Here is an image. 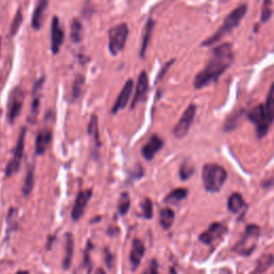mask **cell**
<instances>
[{
    "label": "cell",
    "mask_w": 274,
    "mask_h": 274,
    "mask_svg": "<svg viewBox=\"0 0 274 274\" xmlns=\"http://www.w3.org/2000/svg\"><path fill=\"white\" fill-rule=\"evenodd\" d=\"M234 51L230 43L217 46L213 49L208 64L199 72L194 79V87L202 89L204 87L217 80L222 74L233 65Z\"/></svg>",
    "instance_id": "obj_1"
},
{
    "label": "cell",
    "mask_w": 274,
    "mask_h": 274,
    "mask_svg": "<svg viewBox=\"0 0 274 274\" xmlns=\"http://www.w3.org/2000/svg\"><path fill=\"white\" fill-rule=\"evenodd\" d=\"M246 12H247L246 4H241L238 8H236L234 11L230 12V13L226 16L225 20H224L222 26L217 29V31L214 34H212L209 39L206 40L203 43V45L212 46L216 42H219L221 39H223V36H225L229 33H232L236 27L239 26V24L245 16Z\"/></svg>",
    "instance_id": "obj_2"
},
{
    "label": "cell",
    "mask_w": 274,
    "mask_h": 274,
    "mask_svg": "<svg viewBox=\"0 0 274 274\" xmlns=\"http://www.w3.org/2000/svg\"><path fill=\"white\" fill-rule=\"evenodd\" d=\"M227 179L225 168L217 164H207L203 168V181L208 192H219Z\"/></svg>",
    "instance_id": "obj_3"
},
{
    "label": "cell",
    "mask_w": 274,
    "mask_h": 274,
    "mask_svg": "<svg viewBox=\"0 0 274 274\" xmlns=\"http://www.w3.org/2000/svg\"><path fill=\"white\" fill-rule=\"evenodd\" d=\"M260 236V228L257 225H248L243 236L238 241L234 247V251L243 256H248L251 255L258 244V239Z\"/></svg>",
    "instance_id": "obj_4"
},
{
    "label": "cell",
    "mask_w": 274,
    "mask_h": 274,
    "mask_svg": "<svg viewBox=\"0 0 274 274\" xmlns=\"http://www.w3.org/2000/svg\"><path fill=\"white\" fill-rule=\"evenodd\" d=\"M129 35V27L126 23H121L109 30L108 49L113 56H117L123 51Z\"/></svg>",
    "instance_id": "obj_5"
},
{
    "label": "cell",
    "mask_w": 274,
    "mask_h": 274,
    "mask_svg": "<svg viewBox=\"0 0 274 274\" xmlns=\"http://www.w3.org/2000/svg\"><path fill=\"white\" fill-rule=\"evenodd\" d=\"M248 119H250L256 127V134L259 138H263L269 131V128L272 124L269 117H268L264 104H260L258 106L254 107L247 115Z\"/></svg>",
    "instance_id": "obj_6"
},
{
    "label": "cell",
    "mask_w": 274,
    "mask_h": 274,
    "mask_svg": "<svg viewBox=\"0 0 274 274\" xmlns=\"http://www.w3.org/2000/svg\"><path fill=\"white\" fill-rule=\"evenodd\" d=\"M26 132H27V129L23 128L20 133V136H18L16 146L14 148L13 158L11 159V161L7 165V168H5V176L8 178L15 175V173L20 171L22 159L24 155V150H25V137H26Z\"/></svg>",
    "instance_id": "obj_7"
},
{
    "label": "cell",
    "mask_w": 274,
    "mask_h": 274,
    "mask_svg": "<svg viewBox=\"0 0 274 274\" xmlns=\"http://www.w3.org/2000/svg\"><path fill=\"white\" fill-rule=\"evenodd\" d=\"M24 91L20 87H15L11 91L8 101V119L11 123H13L17 119L18 116H20L24 105Z\"/></svg>",
    "instance_id": "obj_8"
},
{
    "label": "cell",
    "mask_w": 274,
    "mask_h": 274,
    "mask_svg": "<svg viewBox=\"0 0 274 274\" xmlns=\"http://www.w3.org/2000/svg\"><path fill=\"white\" fill-rule=\"evenodd\" d=\"M196 115V106L194 104H191L184 110L181 118L177 122L175 129H173V135L177 138H182L186 134L189 133V130L192 127V123L194 121V118Z\"/></svg>",
    "instance_id": "obj_9"
},
{
    "label": "cell",
    "mask_w": 274,
    "mask_h": 274,
    "mask_svg": "<svg viewBox=\"0 0 274 274\" xmlns=\"http://www.w3.org/2000/svg\"><path fill=\"white\" fill-rule=\"evenodd\" d=\"M91 196H92L91 190H84L78 193L77 197L75 199V203H74V206H73L72 212H71V216H72L73 221L77 222L79 219H82L85 213V210L87 208V205H88Z\"/></svg>",
    "instance_id": "obj_10"
},
{
    "label": "cell",
    "mask_w": 274,
    "mask_h": 274,
    "mask_svg": "<svg viewBox=\"0 0 274 274\" xmlns=\"http://www.w3.org/2000/svg\"><path fill=\"white\" fill-rule=\"evenodd\" d=\"M226 233V227L222 223L214 222L211 224L207 230L199 236L201 240L205 244H212L216 240H219L221 237Z\"/></svg>",
    "instance_id": "obj_11"
},
{
    "label": "cell",
    "mask_w": 274,
    "mask_h": 274,
    "mask_svg": "<svg viewBox=\"0 0 274 274\" xmlns=\"http://www.w3.org/2000/svg\"><path fill=\"white\" fill-rule=\"evenodd\" d=\"M133 87H134V82L132 79H129L128 82L124 84V86L122 87V89L119 93V96H118L116 102L114 104L113 114L119 113L120 110L126 108V106L128 105L130 99H131V96H132Z\"/></svg>",
    "instance_id": "obj_12"
},
{
    "label": "cell",
    "mask_w": 274,
    "mask_h": 274,
    "mask_svg": "<svg viewBox=\"0 0 274 274\" xmlns=\"http://www.w3.org/2000/svg\"><path fill=\"white\" fill-rule=\"evenodd\" d=\"M51 43H52V52L54 55L58 54L60 51V47L64 43L65 40V33L62 30L60 23H59V18L57 16L53 17L52 21V33H51Z\"/></svg>",
    "instance_id": "obj_13"
},
{
    "label": "cell",
    "mask_w": 274,
    "mask_h": 274,
    "mask_svg": "<svg viewBox=\"0 0 274 274\" xmlns=\"http://www.w3.org/2000/svg\"><path fill=\"white\" fill-rule=\"evenodd\" d=\"M43 84H44V78H41L40 80L35 83L33 91V104H31L30 109V116L29 120L30 122H35L36 117L39 115L40 110V103H41V95H42V88Z\"/></svg>",
    "instance_id": "obj_14"
},
{
    "label": "cell",
    "mask_w": 274,
    "mask_h": 274,
    "mask_svg": "<svg viewBox=\"0 0 274 274\" xmlns=\"http://www.w3.org/2000/svg\"><path fill=\"white\" fill-rule=\"evenodd\" d=\"M149 87V79H148V75L145 71H142L139 76H138V80H137L136 84V90H135V95L133 97V101L131 106L132 108H134L137 104H138L142 99H144L145 95L147 93Z\"/></svg>",
    "instance_id": "obj_15"
},
{
    "label": "cell",
    "mask_w": 274,
    "mask_h": 274,
    "mask_svg": "<svg viewBox=\"0 0 274 274\" xmlns=\"http://www.w3.org/2000/svg\"><path fill=\"white\" fill-rule=\"evenodd\" d=\"M164 145V141L162 138H160L159 136L153 135L147 144L142 147L141 149V153L142 157H144L146 160H152L155 154H157L162 147Z\"/></svg>",
    "instance_id": "obj_16"
},
{
    "label": "cell",
    "mask_w": 274,
    "mask_h": 274,
    "mask_svg": "<svg viewBox=\"0 0 274 274\" xmlns=\"http://www.w3.org/2000/svg\"><path fill=\"white\" fill-rule=\"evenodd\" d=\"M52 141V131L49 129H43L36 135L35 139V153L43 155Z\"/></svg>",
    "instance_id": "obj_17"
},
{
    "label": "cell",
    "mask_w": 274,
    "mask_h": 274,
    "mask_svg": "<svg viewBox=\"0 0 274 274\" xmlns=\"http://www.w3.org/2000/svg\"><path fill=\"white\" fill-rule=\"evenodd\" d=\"M145 245L139 239H135L132 243V250L130 253V260L133 270H136L139 267L140 261L145 255Z\"/></svg>",
    "instance_id": "obj_18"
},
{
    "label": "cell",
    "mask_w": 274,
    "mask_h": 274,
    "mask_svg": "<svg viewBox=\"0 0 274 274\" xmlns=\"http://www.w3.org/2000/svg\"><path fill=\"white\" fill-rule=\"evenodd\" d=\"M48 7V0H38V4L34 11L33 14V20H31V25L33 28L35 30H39L43 22H44V16H45V11Z\"/></svg>",
    "instance_id": "obj_19"
},
{
    "label": "cell",
    "mask_w": 274,
    "mask_h": 274,
    "mask_svg": "<svg viewBox=\"0 0 274 274\" xmlns=\"http://www.w3.org/2000/svg\"><path fill=\"white\" fill-rule=\"evenodd\" d=\"M154 21L153 20H148L145 29H144V33H142V36H141V46H140V57H144L146 52H147V48L149 43H150L151 40V36H152V33H153V29H154Z\"/></svg>",
    "instance_id": "obj_20"
},
{
    "label": "cell",
    "mask_w": 274,
    "mask_h": 274,
    "mask_svg": "<svg viewBox=\"0 0 274 274\" xmlns=\"http://www.w3.org/2000/svg\"><path fill=\"white\" fill-rule=\"evenodd\" d=\"M273 265H274L273 255L265 254L258 259L257 265H256V267H255V269L251 272V274H264L265 272L269 270Z\"/></svg>",
    "instance_id": "obj_21"
},
{
    "label": "cell",
    "mask_w": 274,
    "mask_h": 274,
    "mask_svg": "<svg viewBox=\"0 0 274 274\" xmlns=\"http://www.w3.org/2000/svg\"><path fill=\"white\" fill-rule=\"evenodd\" d=\"M73 254H74V238L71 234L66 235V254H65V259L62 266L64 269L68 270L71 267L72 259H73Z\"/></svg>",
    "instance_id": "obj_22"
},
{
    "label": "cell",
    "mask_w": 274,
    "mask_h": 274,
    "mask_svg": "<svg viewBox=\"0 0 274 274\" xmlns=\"http://www.w3.org/2000/svg\"><path fill=\"white\" fill-rule=\"evenodd\" d=\"M228 209L232 211L233 213H239L240 211L244 208V199L239 193H234L228 198Z\"/></svg>",
    "instance_id": "obj_23"
},
{
    "label": "cell",
    "mask_w": 274,
    "mask_h": 274,
    "mask_svg": "<svg viewBox=\"0 0 274 274\" xmlns=\"http://www.w3.org/2000/svg\"><path fill=\"white\" fill-rule=\"evenodd\" d=\"M175 221V212L171 208H165L160 213V224L164 229H170Z\"/></svg>",
    "instance_id": "obj_24"
},
{
    "label": "cell",
    "mask_w": 274,
    "mask_h": 274,
    "mask_svg": "<svg viewBox=\"0 0 274 274\" xmlns=\"http://www.w3.org/2000/svg\"><path fill=\"white\" fill-rule=\"evenodd\" d=\"M34 184V167L30 166L27 171L26 178H25L24 185H23V194L25 196H28L31 192H33Z\"/></svg>",
    "instance_id": "obj_25"
},
{
    "label": "cell",
    "mask_w": 274,
    "mask_h": 274,
    "mask_svg": "<svg viewBox=\"0 0 274 274\" xmlns=\"http://www.w3.org/2000/svg\"><path fill=\"white\" fill-rule=\"evenodd\" d=\"M264 107L266 113L269 117V119L271 122L274 121V84L271 85V88L269 90L267 97V101L264 104Z\"/></svg>",
    "instance_id": "obj_26"
},
{
    "label": "cell",
    "mask_w": 274,
    "mask_h": 274,
    "mask_svg": "<svg viewBox=\"0 0 274 274\" xmlns=\"http://www.w3.org/2000/svg\"><path fill=\"white\" fill-rule=\"evenodd\" d=\"M83 39V25L78 20H73L71 24V40L74 43H79Z\"/></svg>",
    "instance_id": "obj_27"
},
{
    "label": "cell",
    "mask_w": 274,
    "mask_h": 274,
    "mask_svg": "<svg viewBox=\"0 0 274 274\" xmlns=\"http://www.w3.org/2000/svg\"><path fill=\"white\" fill-rule=\"evenodd\" d=\"M188 190L183 188H179L171 191L165 198V202L167 203H179L188 196Z\"/></svg>",
    "instance_id": "obj_28"
},
{
    "label": "cell",
    "mask_w": 274,
    "mask_h": 274,
    "mask_svg": "<svg viewBox=\"0 0 274 274\" xmlns=\"http://www.w3.org/2000/svg\"><path fill=\"white\" fill-rule=\"evenodd\" d=\"M88 133L92 137L93 140L96 141L97 145H100V134H99V121L98 117L93 115L89 121L88 126Z\"/></svg>",
    "instance_id": "obj_29"
},
{
    "label": "cell",
    "mask_w": 274,
    "mask_h": 274,
    "mask_svg": "<svg viewBox=\"0 0 274 274\" xmlns=\"http://www.w3.org/2000/svg\"><path fill=\"white\" fill-rule=\"evenodd\" d=\"M84 84H85V77L78 74V75H76V77L74 78L73 86H72V96L75 100L82 96Z\"/></svg>",
    "instance_id": "obj_30"
},
{
    "label": "cell",
    "mask_w": 274,
    "mask_h": 274,
    "mask_svg": "<svg viewBox=\"0 0 274 274\" xmlns=\"http://www.w3.org/2000/svg\"><path fill=\"white\" fill-rule=\"evenodd\" d=\"M130 196L128 193H122L119 201H118V210H119V213L121 215H126L128 213V211L130 209Z\"/></svg>",
    "instance_id": "obj_31"
},
{
    "label": "cell",
    "mask_w": 274,
    "mask_h": 274,
    "mask_svg": "<svg viewBox=\"0 0 274 274\" xmlns=\"http://www.w3.org/2000/svg\"><path fill=\"white\" fill-rule=\"evenodd\" d=\"M193 173H194V166H193L188 161L183 162L179 171L180 178L184 181V180H188L189 178H191Z\"/></svg>",
    "instance_id": "obj_32"
},
{
    "label": "cell",
    "mask_w": 274,
    "mask_h": 274,
    "mask_svg": "<svg viewBox=\"0 0 274 274\" xmlns=\"http://www.w3.org/2000/svg\"><path fill=\"white\" fill-rule=\"evenodd\" d=\"M140 208L142 216H144L145 219H151L153 215V204L151 199L145 198L140 204Z\"/></svg>",
    "instance_id": "obj_33"
},
{
    "label": "cell",
    "mask_w": 274,
    "mask_h": 274,
    "mask_svg": "<svg viewBox=\"0 0 274 274\" xmlns=\"http://www.w3.org/2000/svg\"><path fill=\"white\" fill-rule=\"evenodd\" d=\"M22 23H23V13H22V10L18 9L14 18H13V22H12L11 28H10L11 35H15L17 34V31H18V29H20Z\"/></svg>",
    "instance_id": "obj_34"
},
{
    "label": "cell",
    "mask_w": 274,
    "mask_h": 274,
    "mask_svg": "<svg viewBox=\"0 0 274 274\" xmlns=\"http://www.w3.org/2000/svg\"><path fill=\"white\" fill-rule=\"evenodd\" d=\"M272 15V1L271 0H264L263 10H261V23H266Z\"/></svg>",
    "instance_id": "obj_35"
},
{
    "label": "cell",
    "mask_w": 274,
    "mask_h": 274,
    "mask_svg": "<svg viewBox=\"0 0 274 274\" xmlns=\"http://www.w3.org/2000/svg\"><path fill=\"white\" fill-rule=\"evenodd\" d=\"M142 274H159V264L158 261L153 259L151 260V263L149 264L147 269L144 271Z\"/></svg>",
    "instance_id": "obj_36"
},
{
    "label": "cell",
    "mask_w": 274,
    "mask_h": 274,
    "mask_svg": "<svg viewBox=\"0 0 274 274\" xmlns=\"http://www.w3.org/2000/svg\"><path fill=\"white\" fill-rule=\"evenodd\" d=\"M95 274H105V271L103 269H98Z\"/></svg>",
    "instance_id": "obj_37"
},
{
    "label": "cell",
    "mask_w": 274,
    "mask_h": 274,
    "mask_svg": "<svg viewBox=\"0 0 274 274\" xmlns=\"http://www.w3.org/2000/svg\"><path fill=\"white\" fill-rule=\"evenodd\" d=\"M16 274H29L28 271H18Z\"/></svg>",
    "instance_id": "obj_38"
},
{
    "label": "cell",
    "mask_w": 274,
    "mask_h": 274,
    "mask_svg": "<svg viewBox=\"0 0 274 274\" xmlns=\"http://www.w3.org/2000/svg\"><path fill=\"white\" fill-rule=\"evenodd\" d=\"M0 49H1V40H0Z\"/></svg>",
    "instance_id": "obj_39"
}]
</instances>
